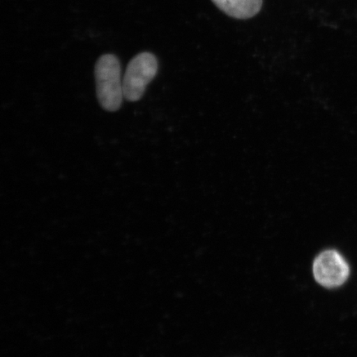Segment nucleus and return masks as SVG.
Here are the masks:
<instances>
[{"instance_id": "20e7f679", "label": "nucleus", "mask_w": 357, "mask_h": 357, "mask_svg": "<svg viewBox=\"0 0 357 357\" xmlns=\"http://www.w3.org/2000/svg\"><path fill=\"white\" fill-rule=\"evenodd\" d=\"M226 15L238 20H247L257 15L262 6V0H212Z\"/></svg>"}, {"instance_id": "7ed1b4c3", "label": "nucleus", "mask_w": 357, "mask_h": 357, "mask_svg": "<svg viewBox=\"0 0 357 357\" xmlns=\"http://www.w3.org/2000/svg\"><path fill=\"white\" fill-rule=\"evenodd\" d=\"M314 275L323 287L336 288L341 287L349 278L350 268L340 253L326 251L315 259Z\"/></svg>"}, {"instance_id": "f03ea898", "label": "nucleus", "mask_w": 357, "mask_h": 357, "mask_svg": "<svg viewBox=\"0 0 357 357\" xmlns=\"http://www.w3.org/2000/svg\"><path fill=\"white\" fill-rule=\"evenodd\" d=\"M158 70V60L151 53L142 52L134 57L129 62L123 80L125 99L131 102L141 100Z\"/></svg>"}, {"instance_id": "f257e3e1", "label": "nucleus", "mask_w": 357, "mask_h": 357, "mask_svg": "<svg viewBox=\"0 0 357 357\" xmlns=\"http://www.w3.org/2000/svg\"><path fill=\"white\" fill-rule=\"evenodd\" d=\"M98 100L102 109L116 112L121 108L123 95L121 66L118 57L102 55L95 68Z\"/></svg>"}]
</instances>
